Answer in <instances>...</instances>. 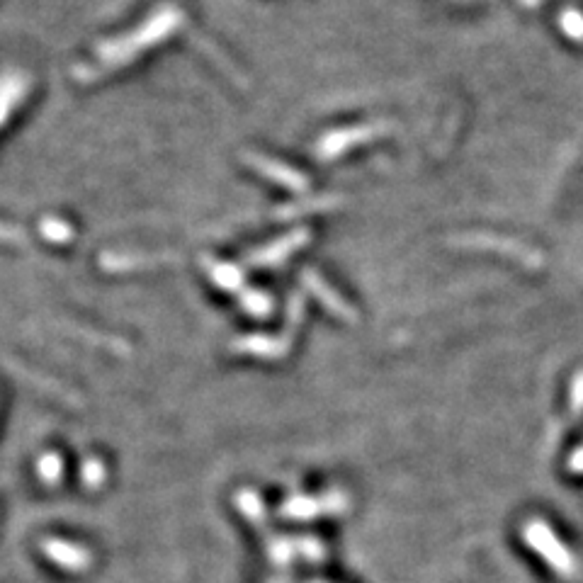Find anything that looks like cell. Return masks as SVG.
Listing matches in <instances>:
<instances>
[{"instance_id": "9", "label": "cell", "mask_w": 583, "mask_h": 583, "mask_svg": "<svg viewBox=\"0 0 583 583\" xmlns=\"http://www.w3.org/2000/svg\"><path fill=\"white\" fill-rule=\"evenodd\" d=\"M343 205V197L338 195H307L299 197V200L287 202L277 209V219H297V217H307V214H319L328 212V209H336Z\"/></svg>"}, {"instance_id": "8", "label": "cell", "mask_w": 583, "mask_h": 583, "mask_svg": "<svg viewBox=\"0 0 583 583\" xmlns=\"http://www.w3.org/2000/svg\"><path fill=\"white\" fill-rule=\"evenodd\" d=\"M178 260L175 253H105L100 258V265L110 273H129L134 268H151V265H163Z\"/></svg>"}, {"instance_id": "7", "label": "cell", "mask_w": 583, "mask_h": 583, "mask_svg": "<svg viewBox=\"0 0 583 583\" xmlns=\"http://www.w3.org/2000/svg\"><path fill=\"white\" fill-rule=\"evenodd\" d=\"M457 243H464V246H472V248H496V251H501V256L518 260V263L530 265V268H540L542 265L540 253L530 251L528 246H523V243L511 241V239H498V236L479 234V236H467V239H460Z\"/></svg>"}, {"instance_id": "3", "label": "cell", "mask_w": 583, "mask_h": 583, "mask_svg": "<svg viewBox=\"0 0 583 583\" xmlns=\"http://www.w3.org/2000/svg\"><path fill=\"white\" fill-rule=\"evenodd\" d=\"M389 124L387 122H375V124H355V127H345V129H338V132H331L326 134L324 139L316 144V154L319 158H338L341 154H345L348 149H355V146L360 144H367V141H375L379 137H384V134L389 132Z\"/></svg>"}, {"instance_id": "5", "label": "cell", "mask_w": 583, "mask_h": 583, "mask_svg": "<svg viewBox=\"0 0 583 583\" xmlns=\"http://www.w3.org/2000/svg\"><path fill=\"white\" fill-rule=\"evenodd\" d=\"M243 161L248 163L251 168H256L260 175H265V178L275 180L277 185H282V188L292 190V192H307L309 190V180L307 175L294 171V168L285 166L282 161H275V158L270 156H263V154H243Z\"/></svg>"}, {"instance_id": "4", "label": "cell", "mask_w": 583, "mask_h": 583, "mask_svg": "<svg viewBox=\"0 0 583 583\" xmlns=\"http://www.w3.org/2000/svg\"><path fill=\"white\" fill-rule=\"evenodd\" d=\"M302 285L307 287V292L314 294L316 302H319L326 311H331V314L336 316V319L345 321V324H355V321H358V314H355V309L350 307V304L345 302L341 294L333 290V287L328 285V282L319 273H316V270H311V268L304 270V273H302Z\"/></svg>"}, {"instance_id": "2", "label": "cell", "mask_w": 583, "mask_h": 583, "mask_svg": "<svg viewBox=\"0 0 583 583\" xmlns=\"http://www.w3.org/2000/svg\"><path fill=\"white\" fill-rule=\"evenodd\" d=\"M302 319H304V297L302 294H292L290 304H287L285 333H282L280 338L243 336V338H236V341L231 343V348H234L236 353L260 355V358H282V355L290 350V345L294 341V333H297Z\"/></svg>"}, {"instance_id": "16", "label": "cell", "mask_w": 583, "mask_h": 583, "mask_svg": "<svg viewBox=\"0 0 583 583\" xmlns=\"http://www.w3.org/2000/svg\"><path fill=\"white\" fill-rule=\"evenodd\" d=\"M571 404H574L576 413H581V409H583V372L574 379V394H571Z\"/></svg>"}, {"instance_id": "13", "label": "cell", "mask_w": 583, "mask_h": 583, "mask_svg": "<svg viewBox=\"0 0 583 583\" xmlns=\"http://www.w3.org/2000/svg\"><path fill=\"white\" fill-rule=\"evenodd\" d=\"M559 27H562V32L566 37L571 39V42H583V13L576 8H569L564 10L562 15H559Z\"/></svg>"}, {"instance_id": "15", "label": "cell", "mask_w": 583, "mask_h": 583, "mask_svg": "<svg viewBox=\"0 0 583 583\" xmlns=\"http://www.w3.org/2000/svg\"><path fill=\"white\" fill-rule=\"evenodd\" d=\"M0 241H5V243H25L27 236H25V231L18 229V226L0 224Z\"/></svg>"}, {"instance_id": "17", "label": "cell", "mask_w": 583, "mask_h": 583, "mask_svg": "<svg viewBox=\"0 0 583 583\" xmlns=\"http://www.w3.org/2000/svg\"><path fill=\"white\" fill-rule=\"evenodd\" d=\"M520 3H523V5H528V8H535V5L540 3V0H520Z\"/></svg>"}, {"instance_id": "12", "label": "cell", "mask_w": 583, "mask_h": 583, "mask_svg": "<svg viewBox=\"0 0 583 583\" xmlns=\"http://www.w3.org/2000/svg\"><path fill=\"white\" fill-rule=\"evenodd\" d=\"M239 299L241 307L251 316H258V319H265L270 314V309H273V299L260 290H241Z\"/></svg>"}, {"instance_id": "11", "label": "cell", "mask_w": 583, "mask_h": 583, "mask_svg": "<svg viewBox=\"0 0 583 583\" xmlns=\"http://www.w3.org/2000/svg\"><path fill=\"white\" fill-rule=\"evenodd\" d=\"M22 93H25V83L18 76H5L0 81V124L8 120L13 107L22 100Z\"/></svg>"}, {"instance_id": "14", "label": "cell", "mask_w": 583, "mask_h": 583, "mask_svg": "<svg viewBox=\"0 0 583 583\" xmlns=\"http://www.w3.org/2000/svg\"><path fill=\"white\" fill-rule=\"evenodd\" d=\"M42 234H44V239H49L54 243H66L73 239V229L66 222H61V219H44Z\"/></svg>"}, {"instance_id": "10", "label": "cell", "mask_w": 583, "mask_h": 583, "mask_svg": "<svg viewBox=\"0 0 583 583\" xmlns=\"http://www.w3.org/2000/svg\"><path fill=\"white\" fill-rule=\"evenodd\" d=\"M202 265H205L209 277H212L222 290H229L236 294L243 290V273L239 268H234V265H229V263H222V260H217L212 256H202Z\"/></svg>"}, {"instance_id": "1", "label": "cell", "mask_w": 583, "mask_h": 583, "mask_svg": "<svg viewBox=\"0 0 583 583\" xmlns=\"http://www.w3.org/2000/svg\"><path fill=\"white\" fill-rule=\"evenodd\" d=\"M180 20H183V15H180L178 10H173V8L161 10V13H156L149 22H144V25L139 27V32H132V35L122 37L120 42H117V39L105 42L103 47L98 49L100 64L78 66L76 78H81V81H98L103 73H110V71L120 69V66L124 64H129V61H132L139 52L154 47V44L158 42H163V39L171 35V32L178 30Z\"/></svg>"}, {"instance_id": "6", "label": "cell", "mask_w": 583, "mask_h": 583, "mask_svg": "<svg viewBox=\"0 0 583 583\" xmlns=\"http://www.w3.org/2000/svg\"><path fill=\"white\" fill-rule=\"evenodd\" d=\"M309 239H311V234L307 229L292 231V234L282 236V239H277L273 243H268V246L253 251L251 256L246 258V265H251V268H270V265H280L282 260L290 258L294 251L307 246Z\"/></svg>"}]
</instances>
